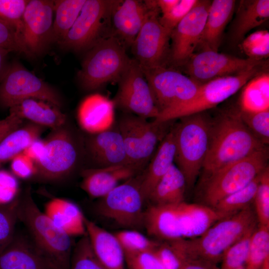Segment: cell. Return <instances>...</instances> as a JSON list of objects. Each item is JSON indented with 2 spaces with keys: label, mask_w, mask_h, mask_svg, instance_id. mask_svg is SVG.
<instances>
[{
  "label": "cell",
  "mask_w": 269,
  "mask_h": 269,
  "mask_svg": "<svg viewBox=\"0 0 269 269\" xmlns=\"http://www.w3.org/2000/svg\"><path fill=\"white\" fill-rule=\"evenodd\" d=\"M18 220L25 227L38 252L54 269H70L74 247L72 237L39 209L30 189L19 198Z\"/></svg>",
  "instance_id": "obj_4"
},
{
  "label": "cell",
  "mask_w": 269,
  "mask_h": 269,
  "mask_svg": "<svg viewBox=\"0 0 269 269\" xmlns=\"http://www.w3.org/2000/svg\"><path fill=\"white\" fill-rule=\"evenodd\" d=\"M131 60L119 39L113 35L105 36L89 49L78 73L79 80L88 90L118 82Z\"/></svg>",
  "instance_id": "obj_6"
},
{
  "label": "cell",
  "mask_w": 269,
  "mask_h": 269,
  "mask_svg": "<svg viewBox=\"0 0 269 269\" xmlns=\"http://www.w3.org/2000/svg\"><path fill=\"white\" fill-rule=\"evenodd\" d=\"M11 168L13 174L21 179H28L36 175L34 162L23 152L12 159Z\"/></svg>",
  "instance_id": "obj_50"
},
{
  "label": "cell",
  "mask_w": 269,
  "mask_h": 269,
  "mask_svg": "<svg viewBox=\"0 0 269 269\" xmlns=\"http://www.w3.org/2000/svg\"><path fill=\"white\" fill-rule=\"evenodd\" d=\"M142 172L121 183L103 197L96 206L99 214L118 225L129 229L143 226V203L141 192Z\"/></svg>",
  "instance_id": "obj_10"
},
{
  "label": "cell",
  "mask_w": 269,
  "mask_h": 269,
  "mask_svg": "<svg viewBox=\"0 0 269 269\" xmlns=\"http://www.w3.org/2000/svg\"><path fill=\"white\" fill-rule=\"evenodd\" d=\"M154 253L163 269H180L186 260L171 242L159 243Z\"/></svg>",
  "instance_id": "obj_45"
},
{
  "label": "cell",
  "mask_w": 269,
  "mask_h": 269,
  "mask_svg": "<svg viewBox=\"0 0 269 269\" xmlns=\"http://www.w3.org/2000/svg\"><path fill=\"white\" fill-rule=\"evenodd\" d=\"M128 269H163L154 251L125 253Z\"/></svg>",
  "instance_id": "obj_48"
},
{
  "label": "cell",
  "mask_w": 269,
  "mask_h": 269,
  "mask_svg": "<svg viewBox=\"0 0 269 269\" xmlns=\"http://www.w3.org/2000/svg\"><path fill=\"white\" fill-rule=\"evenodd\" d=\"M268 157L266 147L206 175L198 203L213 208L254 180L268 166Z\"/></svg>",
  "instance_id": "obj_7"
},
{
  "label": "cell",
  "mask_w": 269,
  "mask_h": 269,
  "mask_svg": "<svg viewBox=\"0 0 269 269\" xmlns=\"http://www.w3.org/2000/svg\"><path fill=\"white\" fill-rule=\"evenodd\" d=\"M267 147L249 130L239 110H230L211 121L210 139L203 169L205 176Z\"/></svg>",
  "instance_id": "obj_2"
},
{
  "label": "cell",
  "mask_w": 269,
  "mask_h": 269,
  "mask_svg": "<svg viewBox=\"0 0 269 269\" xmlns=\"http://www.w3.org/2000/svg\"><path fill=\"white\" fill-rule=\"evenodd\" d=\"M141 69L159 111L155 122L192 100L201 86L189 77L165 66Z\"/></svg>",
  "instance_id": "obj_9"
},
{
  "label": "cell",
  "mask_w": 269,
  "mask_h": 269,
  "mask_svg": "<svg viewBox=\"0 0 269 269\" xmlns=\"http://www.w3.org/2000/svg\"><path fill=\"white\" fill-rule=\"evenodd\" d=\"M175 144L174 126L159 144L147 167L142 172L141 192L147 200L151 191L174 164Z\"/></svg>",
  "instance_id": "obj_26"
},
{
  "label": "cell",
  "mask_w": 269,
  "mask_h": 269,
  "mask_svg": "<svg viewBox=\"0 0 269 269\" xmlns=\"http://www.w3.org/2000/svg\"><path fill=\"white\" fill-rule=\"evenodd\" d=\"M44 127L30 123L22 125L6 135L0 141V167L24 150L34 140L39 138Z\"/></svg>",
  "instance_id": "obj_33"
},
{
  "label": "cell",
  "mask_w": 269,
  "mask_h": 269,
  "mask_svg": "<svg viewBox=\"0 0 269 269\" xmlns=\"http://www.w3.org/2000/svg\"><path fill=\"white\" fill-rule=\"evenodd\" d=\"M251 206L218 220L200 236L172 241L187 259L217 264L227 250L258 223Z\"/></svg>",
  "instance_id": "obj_3"
},
{
  "label": "cell",
  "mask_w": 269,
  "mask_h": 269,
  "mask_svg": "<svg viewBox=\"0 0 269 269\" xmlns=\"http://www.w3.org/2000/svg\"><path fill=\"white\" fill-rule=\"evenodd\" d=\"M151 8L144 1L116 0L111 14L113 34L125 46H131Z\"/></svg>",
  "instance_id": "obj_21"
},
{
  "label": "cell",
  "mask_w": 269,
  "mask_h": 269,
  "mask_svg": "<svg viewBox=\"0 0 269 269\" xmlns=\"http://www.w3.org/2000/svg\"><path fill=\"white\" fill-rule=\"evenodd\" d=\"M256 227L247 232L227 250L222 259L221 269H236L245 265L251 237Z\"/></svg>",
  "instance_id": "obj_39"
},
{
  "label": "cell",
  "mask_w": 269,
  "mask_h": 269,
  "mask_svg": "<svg viewBox=\"0 0 269 269\" xmlns=\"http://www.w3.org/2000/svg\"><path fill=\"white\" fill-rule=\"evenodd\" d=\"M28 1L27 0H0V19L12 26L20 37L22 17Z\"/></svg>",
  "instance_id": "obj_43"
},
{
  "label": "cell",
  "mask_w": 269,
  "mask_h": 269,
  "mask_svg": "<svg viewBox=\"0 0 269 269\" xmlns=\"http://www.w3.org/2000/svg\"><path fill=\"white\" fill-rule=\"evenodd\" d=\"M116 0H86L74 24L59 44L65 49H89L99 39Z\"/></svg>",
  "instance_id": "obj_15"
},
{
  "label": "cell",
  "mask_w": 269,
  "mask_h": 269,
  "mask_svg": "<svg viewBox=\"0 0 269 269\" xmlns=\"http://www.w3.org/2000/svg\"><path fill=\"white\" fill-rule=\"evenodd\" d=\"M19 198L17 197L8 204L0 205V254L9 244L15 233Z\"/></svg>",
  "instance_id": "obj_38"
},
{
  "label": "cell",
  "mask_w": 269,
  "mask_h": 269,
  "mask_svg": "<svg viewBox=\"0 0 269 269\" xmlns=\"http://www.w3.org/2000/svg\"><path fill=\"white\" fill-rule=\"evenodd\" d=\"M198 0H179L176 5L168 13L159 17L160 24L171 32L191 11Z\"/></svg>",
  "instance_id": "obj_46"
},
{
  "label": "cell",
  "mask_w": 269,
  "mask_h": 269,
  "mask_svg": "<svg viewBox=\"0 0 269 269\" xmlns=\"http://www.w3.org/2000/svg\"><path fill=\"white\" fill-rule=\"evenodd\" d=\"M113 101L99 94L91 95L80 104L77 113L81 128L91 134L111 129L115 123Z\"/></svg>",
  "instance_id": "obj_24"
},
{
  "label": "cell",
  "mask_w": 269,
  "mask_h": 269,
  "mask_svg": "<svg viewBox=\"0 0 269 269\" xmlns=\"http://www.w3.org/2000/svg\"><path fill=\"white\" fill-rule=\"evenodd\" d=\"M222 218L213 209L198 203L151 204L144 211L143 226L150 235L169 242L197 238Z\"/></svg>",
  "instance_id": "obj_1"
},
{
  "label": "cell",
  "mask_w": 269,
  "mask_h": 269,
  "mask_svg": "<svg viewBox=\"0 0 269 269\" xmlns=\"http://www.w3.org/2000/svg\"><path fill=\"white\" fill-rule=\"evenodd\" d=\"M114 126L104 132L91 134L87 140V150L98 166L96 168L131 165L122 135L117 126Z\"/></svg>",
  "instance_id": "obj_20"
},
{
  "label": "cell",
  "mask_w": 269,
  "mask_h": 269,
  "mask_svg": "<svg viewBox=\"0 0 269 269\" xmlns=\"http://www.w3.org/2000/svg\"><path fill=\"white\" fill-rule=\"evenodd\" d=\"M180 119L174 126V162L184 175L186 185L191 187L203 168L207 154L211 121L203 112Z\"/></svg>",
  "instance_id": "obj_5"
},
{
  "label": "cell",
  "mask_w": 269,
  "mask_h": 269,
  "mask_svg": "<svg viewBox=\"0 0 269 269\" xmlns=\"http://www.w3.org/2000/svg\"><path fill=\"white\" fill-rule=\"evenodd\" d=\"M9 51L0 48V77H1L4 72L5 59Z\"/></svg>",
  "instance_id": "obj_55"
},
{
  "label": "cell",
  "mask_w": 269,
  "mask_h": 269,
  "mask_svg": "<svg viewBox=\"0 0 269 269\" xmlns=\"http://www.w3.org/2000/svg\"><path fill=\"white\" fill-rule=\"evenodd\" d=\"M236 269H245V266H242L241 267H240L239 268H237Z\"/></svg>",
  "instance_id": "obj_57"
},
{
  "label": "cell",
  "mask_w": 269,
  "mask_h": 269,
  "mask_svg": "<svg viewBox=\"0 0 269 269\" xmlns=\"http://www.w3.org/2000/svg\"><path fill=\"white\" fill-rule=\"evenodd\" d=\"M180 269H221L217 264L209 262L196 260L187 259Z\"/></svg>",
  "instance_id": "obj_53"
},
{
  "label": "cell",
  "mask_w": 269,
  "mask_h": 269,
  "mask_svg": "<svg viewBox=\"0 0 269 269\" xmlns=\"http://www.w3.org/2000/svg\"><path fill=\"white\" fill-rule=\"evenodd\" d=\"M269 17V0H240L231 26L232 40L235 43L242 41L249 31L261 25Z\"/></svg>",
  "instance_id": "obj_30"
},
{
  "label": "cell",
  "mask_w": 269,
  "mask_h": 269,
  "mask_svg": "<svg viewBox=\"0 0 269 269\" xmlns=\"http://www.w3.org/2000/svg\"><path fill=\"white\" fill-rule=\"evenodd\" d=\"M12 113L21 119L42 127L55 130L63 127L66 115L60 108L47 101L35 98L23 99L9 108Z\"/></svg>",
  "instance_id": "obj_27"
},
{
  "label": "cell",
  "mask_w": 269,
  "mask_h": 269,
  "mask_svg": "<svg viewBox=\"0 0 269 269\" xmlns=\"http://www.w3.org/2000/svg\"><path fill=\"white\" fill-rule=\"evenodd\" d=\"M269 258V227L258 224L251 237L245 269H260Z\"/></svg>",
  "instance_id": "obj_36"
},
{
  "label": "cell",
  "mask_w": 269,
  "mask_h": 269,
  "mask_svg": "<svg viewBox=\"0 0 269 269\" xmlns=\"http://www.w3.org/2000/svg\"><path fill=\"white\" fill-rule=\"evenodd\" d=\"M239 112L242 121L249 130L261 142L267 145L269 143V110L255 113Z\"/></svg>",
  "instance_id": "obj_44"
},
{
  "label": "cell",
  "mask_w": 269,
  "mask_h": 269,
  "mask_svg": "<svg viewBox=\"0 0 269 269\" xmlns=\"http://www.w3.org/2000/svg\"><path fill=\"white\" fill-rule=\"evenodd\" d=\"M265 64L242 73L220 77L201 84L194 98L163 118L159 122L202 113L216 107L241 89L252 78L265 69Z\"/></svg>",
  "instance_id": "obj_11"
},
{
  "label": "cell",
  "mask_w": 269,
  "mask_h": 269,
  "mask_svg": "<svg viewBox=\"0 0 269 269\" xmlns=\"http://www.w3.org/2000/svg\"><path fill=\"white\" fill-rule=\"evenodd\" d=\"M0 269H54L38 252L29 236L15 233L0 254Z\"/></svg>",
  "instance_id": "obj_23"
},
{
  "label": "cell",
  "mask_w": 269,
  "mask_h": 269,
  "mask_svg": "<svg viewBox=\"0 0 269 269\" xmlns=\"http://www.w3.org/2000/svg\"><path fill=\"white\" fill-rule=\"evenodd\" d=\"M185 177L174 163L155 185L147 200L153 205L175 204L184 201Z\"/></svg>",
  "instance_id": "obj_32"
},
{
  "label": "cell",
  "mask_w": 269,
  "mask_h": 269,
  "mask_svg": "<svg viewBox=\"0 0 269 269\" xmlns=\"http://www.w3.org/2000/svg\"><path fill=\"white\" fill-rule=\"evenodd\" d=\"M260 269H269V258L264 262Z\"/></svg>",
  "instance_id": "obj_56"
},
{
  "label": "cell",
  "mask_w": 269,
  "mask_h": 269,
  "mask_svg": "<svg viewBox=\"0 0 269 269\" xmlns=\"http://www.w3.org/2000/svg\"><path fill=\"white\" fill-rule=\"evenodd\" d=\"M87 235L97 258L106 269H125V253L115 234L85 217Z\"/></svg>",
  "instance_id": "obj_25"
},
{
  "label": "cell",
  "mask_w": 269,
  "mask_h": 269,
  "mask_svg": "<svg viewBox=\"0 0 269 269\" xmlns=\"http://www.w3.org/2000/svg\"><path fill=\"white\" fill-rule=\"evenodd\" d=\"M44 213L59 228L69 236L86 234L84 215L74 203L60 198H53L44 207Z\"/></svg>",
  "instance_id": "obj_29"
},
{
  "label": "cell",
  "mask_w": 269,
  "mask_h": 269,
  "mask_svg": "<svg viewBox=\"0 0 269 269\" xmlns=\"http://www.w3.org/2000/svg\"><path fill=\"white\" fill-rule=\"evenodd\" d=\"M54 0H30L23 17L21 38L30 55L43 52L53 41Z\"/></svg>",
  "instance_id": "obj_18"
},
{
  "label": "cell",
  "mask_w": 269,
  "mask_h": 269,
  "mask_svg": "<svg viewBox=\"0 0 269 269\" xmlns=\"http://www.w3.org/2000/svg\"><path fill=\"white\" fill-rule=\"evenodd\" d=\"M172 121L149 122L146 119L129 113L119 119L117 126L131 165L140 171L145 169L159 142L172 127Z\"/></svg>",
  "instance_id": "obj_8"
},
{
  "label": "cell",
  "mask_w": 269,
  "mask_h": 269,
  "mask_svg": "<svg viewBox=\"0 0 269 269\" xmlns=\"http://www.w3.org/2000/svg\"><path fill=\"white\" fill-rule=\"evenodd\" d=\"M179 0H157V3L162 14L170 11L178 3Z\"/></svg>",
  "instance_id": "obj_54"
},
{
  "label": "cell",
  "mask_w": 269,
  "mask_h": 269,
  "mask_svg": "<svg viewBox=\"0 0 269 269\" xmlns=\"http://www.w3.org/2000/svg\"><path fill=\"white\" fill-rule=\"evenodd\" d=\"M45 147V140L38 138L33 141L22 152L34 163L41 156Z\"/></svg>",
  "instance_id": "obj_52"
},
{
  "label": "cell",
  "mask_w": 269,
  "mask_h": 269,
  "mask_svg": "<svg viewBox=\"0 0 269 269\" xmlns=\"http://www.w3.org/2000/svg\"><path fill=\"white\" fill-rule=\"evenodd\" d=\"M70 269H106L96 255L87 234L73 247Z\"/></svg>",
  "instance_id": "obj_37"
},
{
  "label": "cell",
  "mask_w": 269,
  "mask_h": 269,
  "mask_svg": "<svg viewBox=\"0 0 269 269\" xmlns=\"http://www.w3.org/2000/svg\"><path fill=\"white\" fill-rule=\"evenodd\" d=\"M235 3L234 0L211 1L198 45L203 50L218 51L225 27L233 15Z\"/></svg>",
  "instance_id": "obj_28"
},
{
  "label": "cell",
  "mask_w": 269,
  "mask_h": 269,
  "mask_svg": "<svg viewBox=\"0 0 269 269\" xmlns=\"http://www.w3.org/2000/svg\"><path fill=\"white\" fill-rule=\"evenodd\" d=\"M259 225L269 227V168L267 166L260 175L254 202Z\"/></svg>",
  "instance_id": "obj_41"
},
{
  "label": "cell",
  "mask_w": 269,
  "mask_h": 269,
  "mask_svg": "<svg viewBox=\"0 0 269 269\" xmlns=\"http://www.w3.org/2000/svg\"><path fill=\"white\" fill-rule=\"evenodd\" d=\"M23 121L12 113L0 120V141L9 133L20 127Z\"/></svg>",
  "instance_id": "obj_51"
},
{
  "label": "cell",
  "mask_w": 269,
  "mask_h": 269,
  "mask_svg": "<svg viewBox=\"0 0 269 269\" xmlns=\"http://www.w3.org/2000/svg\"><path fill=\"white\" fill-rule=\"evenodd\" d=\"M211 0H198L191 11L171 31V59L186 64L198 46Z\"/></svg>",
  "instance_id": "obj_19"
},
{
  "label": "cell",
  "mask_w": 269,
  "mask_h": 269,
  "mask_svg": "<svg viewBox=\"0 0 269 269\" xmlns=\"http://www.w3.org/2000/svg\"><path fill=\"white\" fill-rule=\"evenodd\" d=\"M0 48L29 55L21 38L10 25L0 19Z\"/></svg>",
  "instance_id": "obj_47"
},
{
  "label": "cell",
  "mask_w": 269,
  "mask_h": 269,
  "mask_svg": "<svg viewBox=\"0 0 269 269\" xmlns=\"http://www.w3.org/2000/svg\"><path fill=\"white\" fill-rule=\"evenodd\" d=\"M117 82L118 89L113 100L115 106L146 119H154L158 116L159 111L150 87L134 59H132Z\"/></svg>",
  "instance_id": "obj_14"
},
{
  "label": "cell",
  "mask_w": 269,
  "mask_h": 269,
  "mask_svg": "<svg viewBox=\"0 0 269 269\" xmlns=\"http://www.w3.org/2000/svg\"><path fill=\"white\" fill-rule=\"evenodd\" d=\"M0 86V101L8 108L23 99L35 98L50 103L58 107L60 97L47 83L15 62L5 70Z\"/></svg>",
  "instance_id": "obj_13"
},
{
  "label": "cell",
  "mask_w": 269,
  "mask_h": 269,
  "mask_svg": "<svg viewBox=\"0 0 269 269\" xmlns=\"http://www.w3.org/2000/svg\"><path fill=\"white\" fill-rule=\"evenodd\" d=\"M140 171L132 165L86 169L82 172L81 188L90 197L101 198Z\"/></svg>",
  "instance_id": "obj_22"
},
{
  "label": "cell",
  "mask_w": 269,
  "mask_h": 269,
  "mask_svg": "<svg viewBox=\"0 0 269 269\" xmlns=\"http://www.w3.org/2000/svg\"><path fill=\"white\" fill-rule=\"evenodd\" d=\"M241 46L249 58L263 60L264 58L268 57L269 31L261 30L251 33L242 41Z\"/></svg>",
  "instance_id": "obj_42"
},
{
  "label": "cell",
  "mask_w": 269,
  "mask_h": 269,
  "mask_svg": "<svg viewBox=\"0 0 269 269\" xmlns=\"http://www.w3.org/2000/svg\"><path fill=\"white\" fill-rule=\"evenodd\" d=\"M86 0H54L53 41L59 44L71 28Z\"/></svg>",
  "instance_id": "obj_34"
},
{
  "label": "cell",
  "mask_w": 269,
  "mask_h": 269,
  "mask_svg": "<svg viewBox=\"0 0 269 269\" xmlns=\"http://www.w3.org/2000/svg\"><path fill=\"white\" fill-rule=\"evenodd\" d=\"M114 234L124 253L154 251L159 244L135 230H124Z\"/></svg>",
  "instance_id": "obj_40"
},
{
  "label": "cell",
  "mask_w": 269,
  "mask_h": 269,
  "mask_svg": "<svg viewBox=\"0 0 269 269\" xmlns=\"http://www.w3.org/2000/svg\"><path fill=\"white\" fill-rule=\"evenodd\" d=\"M18 190L16 179L6 172H0V205L8 204L15 199Z\"/></svg>",
  "instance_id": "obj_49"
},
{
  "label": "cell",
  "mask_w": 269,
  "mask_h": 269,
  "mask_svg": "<svg viewBox=\"0 0 269 269\" xmlns=\"http://www.w3.org/2000/svg\"><path fill=\"white\" fill-rule=\"evenodd\" d=\"M239 111L255 113L269 110V73L264 70L249 80L242 87Z\"/></svg>",
  "instance_id": "obj_31"
},
{
  "label": "cell",
  "mask_w": 269,
  "mask_h": 269,
  "mask_svg": "<svg viewBox=\"0 0 269 269\" xmlns=\"http://www.w3.org/2000/svg\"><path fill=\"white\" fill-rule=\"evenodd\" d=\"M158 7L151 8L131 45L134 59L141 69L165 66L171 32L159 21Z\"/></svg>",
  "instance_id": "obj_16"
},
{
  "label": "cell",
  "mask_w": 269,
  "mask_h": 269,
  "mask_svg": "<svg viewBox=\"0 0 269 269\" xmlns=\"http://www.w3.org/2000/svg\"><path fill=\"white\" fill-rule=\"evenodd\" d=\"M45 139V147L40 158L35 162L36 175L51 181L69 175L76 166L79 150L70 132L61 127L53 130Z\"/></svg>",
  "instance_id": "obj_12"
},
{
  "label": "cell",
  "mask_w": 269,
  "mask_h": 269,
  "mask_svg": "<svg viewBox=\"0 0 269 269\" xmlns=\"http://www.w3.org/2000/svg\"><path fill=\"white\" fill-rule=\"evenodd\" d=\"M261 173L247 186L220 200L212 209L225 218L251 206L254 202Z\"/></svg>",
  "instance_id": "obj_35"
},
{
  "label": "cell",
  "mask_w": 269,
  "mask_h": 269,
  "mask_svg": "<svg viewBox=\"0 0 269 269\" xmlns=\"http://www.w3.org/2000/svg\"><path fill=\"white\" fill-rule=\"evenodd\" d=\"M265 63L263 60L243 59L209 50L194 54L186 65L188 77L200 84L236 75Z\"/></svg>",
  "instance_id": "obj_17"
}]
</instances>
